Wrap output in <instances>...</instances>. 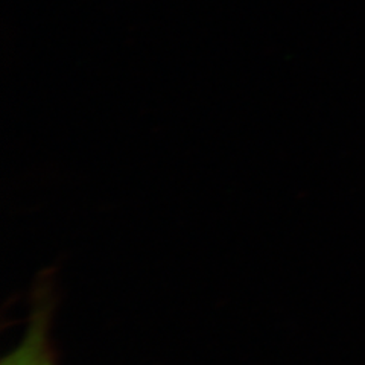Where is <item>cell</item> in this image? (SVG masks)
<instances>
[{"instance_id": "obj_1", "label": "cell", "mask_w": 365, "mask_h": 365, "mask_svg": "<svg viewBox=\"0 0 365 365\" xmlns=\"http://www.w3.org/2000/svg\"><path fill=\"white\" fill-rule=\"evenodd\" d=\"M53 300L48 283H43L32 306L26 332L4 358L2 365H58L51 339Z\"/></svg>"}]
</instances>
